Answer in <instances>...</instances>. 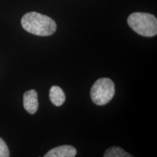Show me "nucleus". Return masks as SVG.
<instances>
[{"mask_svg": "<svg viewBox=\"0 0 157 157\" xmlns=\"http://www.w3.org/2000/svg\"><path fill=\"white\" fill-rule=\"evenodd\" d=\"M21 25L27 32L39 36H50L57 29L53 19L36 12L25 13L21 19Z\"/></svg>", "mask_w": 157, "mask_h": 157, "instance_id": "nucleus-1", "label": "nucleus"}, {"mask_svg": "<svg viewBox=\"0 0 157 157\" xmlns=\"http://www.w3.org/2000/svg\"><path fill=\"white\" fill-rule=\"evenodd\" d=\"M132 157V155L129 154L122 148L119 147H111L107 149L105 152L104 157Z\"/></svg>", "mask_w": 157, "mask_h": 157, "instance_id": "nucleus-7", "label": "nucleus"}, {"mask_svg": "<svg viewBox=\"0 0 157 157\" xmlns=\"http://www.w3.org/2000/svg\"><path fill=\"white\" fill-rule=\"evenodd\" d=\"M127 23L133 31L143 36L152 37L157 34L156 17L149 13H132L128 17Z\"/></svg>", "mask_w": 157, "mask_h": 157, "instance_id": "nucleus-2", "label": "nucleus"}, {"mask_svg": "<svg viewBox=\"0 0 157 157\" xmlns=\"http://www.w3.org/2000/svg\"><path fill=\"white\" fill-rule=\"evenodd\" d=\"M10 151L7 144L3 139L0 137V157H9Z\"/></svg>", "mask_w": 157, "mask_h": 157, "instance_id": "nucleus-8", "label": "nucleus"}, {"mask_svg": "<svg viewBox=\"0 0 157 157\" xmlns=\"http://www.w3.org/2000/svg\"><path fill=\"white\" fill-rule=\"evenodd\" d=\"M115 94V86L109 78L98 79L91 88L90 97L93 102L98 105H104L111 101Z\"/></svg>", "mask_w": 157, "mask_h": 157, "instance_id": "nucleus-3", "label": "nucleus"}, {"mask_svg": "<svg viewBox=\"0 0 157 157\" xmlns=\"http://www.w3.org/2000/svg\"><path fill=\"white\" fill-rule=\"evenodd\" d=\"M50 100L56 106H61L66 101V95L63 90L58 86H52L50 90Z\"/></svg>", "mask_w": 157, "mask_h": 157, "instance_id": "nucleus-6", "label": "nucleus"}, {"mask_svg": "<svg viewBox=\"0 0 157 157\" xmlns=\"http://www.w3.org/2000/svg\"><path fill=\"white\" fill-rule=\"evenodd\" d=\"M76 155V150L74 147L64 145L51 149L44 155V157H74Z\"/></svg>", "mask_w": 157, "mask_h": 157, "instance_id": "nucleus-5", "label": "nucleus"}, {"mask_svg": "<svg viewBox=\"0 0 157 157\" xmlns=\"http://www.w3.org/2000/svg\"><path fill=\"white\" fill-rule=\"evenodd\" d=\"M23 107L30 114H34L39 108L38 94L35 90L26 91L23 94Z\"/></svg>", "mask_w": 157, "mask_h": 157, "instance_id": "nucleus-4", "label": "nucleus"}]
</instances>
